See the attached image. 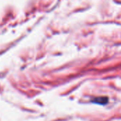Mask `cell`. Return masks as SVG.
Returning <instances> with one entry per match:
<instances>
[{
    "label": "cell",
    "mask_w": 121,
    "mask_h": 121,
    "mask_svg": "<svg viewBox=\"0 0 121 121\" xmlns=\"http://www.w3.org/2000/svg\"><path fill=\"white\" fill-rule=\"evenodd\" d=\"M96 103L100 104H105L108 102V99L107 98H104V97H99L96 99V100L94 101Z\"/></svg>",
    "instance_id": "6da1fadb"
}]
</instances>
